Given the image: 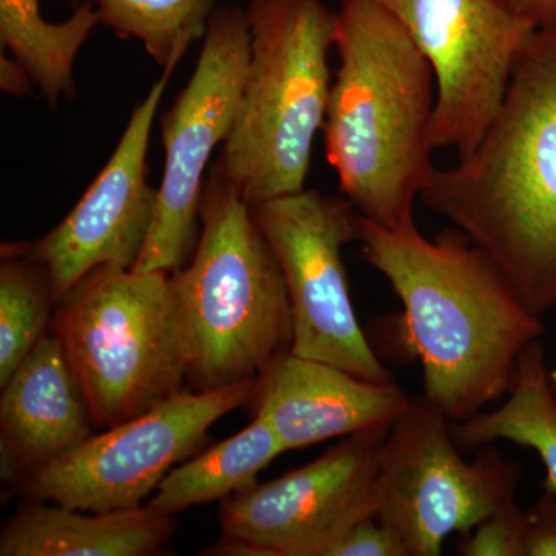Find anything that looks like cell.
I'll return each mask as SVG.
<instances>
[{
    "label": "cell",
    "instance_id": "27",
    "mask_svg": "<svg viewBox=\"0 0 556 556\" xmlns=\"http://www.w3.org/2000/svg\"><path fill=\"white\" fill-rule=\"evenodd\" d=\"M548 379H551L552 390H554V394L556 397V369H554V371L548 372Z\"/></svg>",
    "mask_w": 556,
    "mask_h": 556
},
{
    "label": "cell",
    "instance_id": "10",
    "mask_svg": "<svg viewBox=\"0 0 556 556\" xmlns=\"http://www.w3.org/2000/svg\"><path fill=\"white\" fill-rule=\"evenodd\" d=\"M257 380L215 391H179L149 412L89 439L10 492L87 511L129 510L207 444L222 417L249 405Z\"/></svg>",
    "mask_w": 556,
    "mask_h": 556
},
{
    "label": "cell",
    "instance_id": "3",
    "mask_svg": "<svg viewBox=\"0 0 556 556\" xmlns=\"http://www.w3.org/2000/svg\"><path fill=\"white\" fill-rule=\"evenodd\" d=\"M334 50L324 137L340 190L382 228L415 225V201L438 169L433 67L378 0L340 2Z\"/></svg>",
    "mask_w": 556,
    "mask_h": 556
},
{
    "label": "cell",
    "instance_id": "1",
    "mask_svg": "<svg viewBox=\"0 0 556 556\" xmlns=\"http://www.w3.org/2000/svg\"><path fill=\"white\" fill-rule=\"evenodd\" d=\"M357 241L404 305L424 396L452 424L507 396L522 351L546 328L493 258L459 230L428 240L416 223L387 229L362 215Z\"/></svg>",
    "mask_w": 556,
    "mask_h": 556
},
{
    "label": "cell",
    "instance_id": "12",
    "mask_svg": "<svg viewBox=\"0 0 556 556\" xmlns=\"http://www.w3.org/2000/svg\"><path fill=\"white\" fill-rule=\"evenodd\" d=\"M433 67V139L457 159L473 152L500 112L515 64L535 35L504 0H378Z\"/></svg>",
    "mask_w": 556,
    "mask_h": 556
},
{
    "label": "cell",
    "instance_id": "11",
    "mask_svg": "<svg viewBox=\"0 0 556 556\" xmlns=\"http://www.w3.org/2000/svg\"><path fill=\"white\" fill-rule=\"evenodd\" d=\"M388 431L350 434L313 463L222 501V538L203 554L327 556L351 527L376 517Z\"/></svg>",
    "mask_w": 556,
    "mask_h": 556
},
{
    "label": "cell",
    "instance_id": "6",
    "mask_svg": "<svg viewBox=\"0 0 556 556\" xmlns=\"http://www.w3.org/2000/svg\"><path fill=\"white\" fill-rule=\"evenodd\" d=\"M51 331L78 376L94 430L182 391L188 357L172 274L93 270L58 303Z\"/></svg>",
    "mask_w": 556,
    "mask_h": 556
},
{
    "label": "cell",
    "instance_id": "19",
    "mask_svg": "<svg viewBox=\"0 0 556 556\" xmlns=\"http://www.w3.org/2000/svg\"><path fill=\"white\" fill-rule=\"evenodd\" d=\"M101 24L98 7L83 3L67 21L50 24L39 0H0V40L30 75L43 101L56 110L75 93L73 65L91 31Z\"/></svg>",
    "mask_w": 556,
    "mask_h": 556
},
{
    "label": "cell",
    "instance_id": "24",
    "mask_svg": "<svg viewBox=\"0 0 556 556\" xmlns=\"http://www.w3.org/2000/svg\"><path fill=\"white\" fill-rule=\"evenodd\" d=\"M526 556H556V493L544 490L529 510Z\"/></svg>",
    "mask_w": 556,
    "mask_h": 556
},
{
    "label": "cell",
    "instance_id": "13",
    "mask_svg": "<svg viewBox=\"0 0 556 556\" xmlns=\"http://www.w3.org/2000/svg\"><path fill=\"white\" fill-rule=\"evenodd\" d=\"M169 78L163 73L131 112L115 152L67 217L36 243H25L49 274L56 305L93 270L137 265L159 201V189L148 181L146 159Z\"/></svg>",
    "mask_w": 556,
    "mask_h": 556
},
{
    "label": "cell",
    "instance_id": "20",
    "mask_svg": "<svg viewBox=\"0 0 556 556\" xmlns=\"http://www.w3.org/2000/svg\"><path fill=\"white\" fill-rule=\"evenodd\" d=\"M56 302L49 274L25 243L2 244L0 262V387L50 331Z\"/></svg>",
    "mask_w": 556,
    "mask_h": 556
},
{
    "label": "cell",
    "instance_id": "22",
    "mask_svg": "<svg viewBox=\"0 0 556 556\" xmlns=\"http://www.w3.org/2000/svg\"><path fill=\"white\" fill-rule=\"evenodd\" d=\"M529 510L517 503L501 508L466 533L457 544L463 556H526Z\"/></svg>",
    "mask_w": 556,
    "mask_h": 556
},
{
    "label": "cell",
    "instance_id": "8",
    "mask_svg": "<svg viewBox=\"0 0 556 556\" xmlns=\"http://www.w3.org/2000/svg\"><path fill=\"white\" fill-rule=\"evenodd\" d=\"M252 217L278 260L291 303V353L394 383L358 324L343 248L358 240L361 214L346 199L306 190L252 204Z\"/></svg>",
    "mask_w": 556,
    "mask_h": 556
},
{
    "label": "cell",
    "instance_id": "9",
    "mask_svg": "<svg viewBox=\"0 0 556 556\" xmlns=\"http://www.w3.org/2000/svg\"><path fill=\"white\" fill-rule=\"evenodd\" d=\"M248 61L247 10L214 9L188 86L161 118L164 174L152 229L134 270L175 274L195 251L204 177L212 153L236 123Z\"/></svg>",
    "mask_w": 556,
    "mask_h": 556
},
{
    "label": "cell",
    "instance_id": "14",
    "mask_svg": "<svg viewBox=\"0 0 556 556\" xmlns=\"http://www.w3.org/2000/svg\"><path fill=\"white\" fill-rule=\"evenodd\" d=\"M409 401L396 382H369L289 351L260 376L249 405L254 417L269 424L285 452H291L369 428L391 427Z\"/></svg>",
    "mask_w": 556,
    "mask_h": 556
},
{
    "label": "cell",
    "instance_id": "17",
    "mask_svg": "<svg viewBox=\"0 0 556 556\" xmlns=\"http://www.w3.org/2000/svg\"><path fill=\"white\" fill-rule=\"evenodd\" d=\"M540 340L519 357L514 386L500 408L453 424L456 445L475 450L508 441L533 450L546 467L544 490L556 493V397Z\"/></svg>",
    "mask_w": 556,
    "mask_h": 556
},
{
    "label": "cell",
    "instance_id": "4",
    "mask_svg": "<svg viewBox=\"0 0 556 556\" xmlns=\"http://www.w3.org/2000/svg\"><path fill=\"white\" fill-rule=\"evenodd\" d=\"M192 258L172 274L186 336V382L215 391L258 380L294 339L283 273L251 204L212 167Z\"/></svg>",
    "mask_w": 556,
    "mask_h": 556
},
{
    "label": "cell",
    "instance_id": "25",
    "mask_svg": "<svg viewBox=\"0 0 556 556\" xmlns=\"http://www.w3.org/2000/svg\"><path fill=\"white\" fill-rule=\"evenodd\" d=\"M0 87L3 91L14 97H28L33 93L35 84L22 65L5 58V54L0 56Z\"/></svg>",
    "mask_w": 556,
    "mask_h": 556
},
{
    "label": "cell",
    "instance_id": "5",
    "mask_svg": "<svg viewBox=\"0 0 556 556\" xmlns=\"http://www.w3.org/2000/svg\"><path fill=\"white\" fill-rule=\"evenodd\" d=\"M249 61L217 166L249 204L305 189L324 129L338 13L324 0H249Z\"/></svg>",
    "mask_w": 556,
    "mask_h": 556
},
{
    "label": "cell",
    "instance_id": "26",
    "mask_svg": "<svg viewBox=\"0 0 556 556\" xmlns=\"http://www.w3.org/2000/svg\"><path fill=\"white\" fill-rule=\"evenodd\" d=\"M518 16L532 22L535 27L556 21V0H504Z\"/></svg>",
    "mask_w": 556,
    "mask_h": 556
},
{
    "label": "cell",
    "instance_id": "21",
    "mask_svg": "<svg viewBox=\"0 0 556 556\" xmlns=\"http://www.w3.org/2000/svg\"><path fill=\"white\" fill-rule=\"evenodd\" d=\"M101 24L135 38L172 75L195 40L204 38L212 0H98Z\"/></svg>",
    "mask_w": 556,
    "mask_h": 556
},
{
    "label": "cell",
    "instance_id": "16",
    "mask_svg": "<svg viewBox=\"0 0 556 556\" xmlns=\"http://www.w3.org/2000/svg\"><path fill=\"white\" fill-rule=\"evenodd\" d=\"M177 521L149 506L87 511L25 500L0 533L2 556H152Z\"/></svg>",
    "mask_w": 556,
    "mask_h": 556
},
{
    "label": "cell",
    "instance_id": "7",
    "mask_svg": "<svg viewBox=\"0 0 556 556\" xmlns=\"http://www.w3.org/2000/svg\"><path fill=\"white\" fill-rule=\"evenodd\" d=\"M450 424L422 394L409 401L383 444L376 518L399 533L412 556L441 555L450 535H466L517 503L521 466L490 445L467 463Z\"/></svg>",
    "mask_w": 556,
    "mask_h": 556
},
{
    "label": "cell",
    "instance_id": "23",
    "mask_svg": "<svg viewBox=\"0 0 556 556\" xmlns=\"http://www.w3.org/2000/svg\"><path fill=\"white\" fill-rule=\"evenodd\" d=\"M327 556H412L397 532L376 517L362 519L329 548Z\"/></svg>",
    "mask_w": 556,
    "mask_h": 556
},
{
    "label": "cell",
    "instance_id": "18",
    "mask_svg": "<svg viewBox=\"0 0 556 556\" xmlns=\"http://www.w3.org/2000/svg\"><path fill=\"white\" fill-rule=\"evenodd\" d=\"M285 448L273 428L262 417L240 433L177 466L163 479L148 506L174 517L190 507L228 500L257 482V475Z\"/></svg>",
    "mask_w": 556,
    "mask_h": 556
},
{
    "label": "cell",
    "instance_id": "2",
    "mask_svg": "<svg viewBox=\"0 0 556 556\" xmlns=\"http://www.w3.org/2000/svg\"><path fill=\"white\" fill-rule=\"evenodd\" d=\"M420 200L485 251L527 308L556 309V21L538 27L473 152Z\"/></svg>",
    "mask_w": 556,
    "mask_h": 556
},
{
    "label": "cell",
    "instance_id": "15",
    "mask_svg": "<svg viewBox=\"0 0 556 556\" xmlns=\"http://www.w3.org/2000/svg\"><path fill=\"white\" fill-rule=\"evenodd\" d=\"M0 388V479L9 489L93 434L89 402L51 328Z\"/></svg>",
    "mask_w": 556,
    "mask_h": 556
}]
</instances>
